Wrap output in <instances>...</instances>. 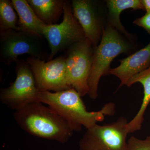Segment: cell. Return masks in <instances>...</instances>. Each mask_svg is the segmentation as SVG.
Segmentation results:
<instances>
[{
    "label": "cell",
    "instance_id": "cell-1",
    "mask_svg": "<svg viewBox=\"0 0 150 150\" xmlns=\"http://www.w3.org/2000/svg\"><path fill=\"white\" fill-rule=\"evenodd\" d=\"M13 117L18 126L30 135L62 144L67 143L76 131L71 123L40 102L15 111Z\"/></svg>",
    "mask_w": 150,
    "mask_h": 150
},
{
    "label": "cell",
    "instance_id": "cell-2",
    "mask_svg": "<svg viewBox=\"0 0 150 150\" xmlns=\"http://www.w3.org/2000/svg\"><path fill=\"white\" fill-rule=\"evenodd\" d=\"M38 100L71 123L76 131H81L83 126L89 129L97 122L103 121L105 116L115 112V105L112 103L105 104L99 111H88L81 96L73 88L53 92L39 91Z\"/></svg>",
    "mask_w": 150,
    "mask_h": 150
},
{
    "label": "cell",
    "instance_id": "cell-3",
    "mask_svg": "<svg viewBox=\"0 0 150 150\" xmlns=\"http://www.w3.org/2000/svg\"><path fill=\"white\" fill-rule=\"evenodd\" d=\"M131 45L120 33L108 24L104 28L98 45L94 48L92 63L88 79V95L92 99L98 96L100 80L103 76L110 74V63L115 57L128 52Z\"/></svg>",
    "mask_w": 150,
    "mask_h": 150
},
{
    "label": "cell",
    "instance_id": "cell-4",
    "mask_svg": "<svg viewBox=\"0 0 150 150\" xmlns=\"http://www.w3.org/2000/svg\"><path fill=\"white\" fill-rule=\"evenodd\" d=\"M128 123L126 118L121 117L108 124H96L87 129L79 142V149L127 150Z\"/></svg>",
    "mask_w": 150,
    "mask_h": 150
},
{
    "label": "cell",
    "instance_id": "cell-5",
    "mask_svg": "<svg viewBox=\"0 0 150 150\" xmlns=\"http://www.w3.org/2000/svg\"><path fill=\"white\" fill-rule=\"evenodd\" d=\"M16 63L15 81L0 92L2 103L15 111L32 103L39 102V91L29 65L23 59H18Z\"/></svg>",
    "mask_w": 150,
    "mask_h": 150
},
{
    "label": "cell",
    "instance_id": "cell-6",
    "mask_svg": "<svg viewBox=\"0 0 150 150\" xmlns=\"http://www.w3.org/2000/svg\"><path fill=\"white\" fill-rule=\"evenodd\" d=\"M94 48L90 41L86 38L70 46L65 56L68 84L81 97L88 95V79Z\"/></svg>",
    "mask_w": 150,
    "mask_h": 150
},
{
    "label": "cell",
    "instance_id": "cell-7",
    "mask_svg": "<svg viewBox=\"0 0 150 150\" xmlns=\"http://www.w3.org/2000/svg\"><path fill=\"white\" fill-rule=\"evenodd\" d=\"M43 35L50 48L48 61L53 60L59 52L86 38L82 28L73 13L71 4L67 1H65L64 4L62 22L59 24L45 25Z\"/></svg>",
    "mask_w": 150,
    "mask_h": 150
},
{
    "label": "cell",
    "instance_id": "cell-8",
    "mask_svg": "<svg viewBox=\"0 0 150 150\" xmlns=\"http://www.w3.org/2000/svg\"><path fill=\"white\" fill-rule=\"evenodd\" d=\"M41 38L18 30L0 32V59L6 66L18 60L19 56L27 54L31 57L44 60L49 58L43 48Z\"/></svg>",
    "mask_w": 150,
    "mask_h": 150
},
{
    "label": "cell",
    "instance_id": "cell-9",
    "mask_svg": "<svg viewBox=\"0 0 150 150\" xmlns=\"http://www.w3.org/2000/svg\"><path fill=\"white\" fill-rule=\"evenodd\" d=\"M25 61L32 70L39 91L59 92L71 88L67 79L66 56L47 62L29 56Z\"/></svg>",
    "mask_w": 150,
    "mask_h": 150
},
{
    "label": "cell",
    "instance_id": "cell-10",
    "mask_svg": "<svg viewBox=\"0 0 150 150\" xmlns=\"http://www.w3.org/2000/svg\"><path fill=\"white\" fill-rule=\"evenodd\" d=\"M71 4L73 13L82 28L86 38L95 48L100 42L104 28L93 3L89 0H73Z\"/></svg>",
    "mask_w": 150,
    "mask_h": 150
},
{
    "label": "cell",
    "instance_id": "cell-11",
    "mask_svg": "<svg viewBox=\"0 0 150 150\" xmlns=\"http://www.w3.org/2000/svg\"><path fill=\"white\" fill-rule=\"evenodd\" d=\"M118 67L111 69L110 74L121 81L119 87L127 85L132 77L150 66V42L146 47L134 54L120 60Z\"/></svg>",
    "mask_w": 150,
    "mask_h": 150
},
{
    "label": "cell",
    "instance_id": "cell-12",
    "mask_svg": "<svg viewBox=\"0 0 150 150\" xmlns=\"http://www.w3.org/2000/svg\"><path fill=\"white\" fill-rule=\"evenodd\" d=\"M12 2L18 16V31L43 38L46 25L36 16L27 0H12Z\"/></svg>",
    "mask_w": 150,
    "mask_h": 150
},
{
    "label": "cell",
    "instance_id": "cell-13",
    "mask_svg": "<svg viewBox=\"0 0 150 150\" xmlns=\"http://www.w3.org/2000/svg\"><path fill=\"white\" fill-rule=\"evenodd\" d=\"M137 83H140L144 87V98L139 111L135 117L128 122L129 133H134L141 129L145 111L150 103V66L146 69L134 75L128 81L126 86L130 87Z\"/></svg>",
    "mask_w": 150,
    "mask_h": 150
},
{
    "label": "cell",
    "instance_id": "cell-14",
    "mask_svg": "<svg viewBox=\"0 0 150 150\" xmlns=\"http://www.w3.org/2000/svg\"><path fill=\"white\" fill-rule=\"evenodd\" d=\"M34 12L44 24H56L64 13L65 1L63 0H27Z\"/></svg>",
    "mask_w": 150,
    "mask_h": 150
},
{
    "label": "cell",
    "instance_id": "cell-15",
    "mask_svg": "<svg viewBox=\"0 0 150 150\" xmlns=\"http://www.w3.org/2000/svg\"><path fill=\"white\" fill-rule=\"evenodd\" d=\"M108 10V24L120 33L126 37L130 38L131 35L128 32L120 21V14L123 11L132 8L134 10H145L140 0H108L106 1Z\"/></svg>",
    "mask_w": 150,
    "mask_h": 150
},
{
    "label": "cell",
    "instance_id": "cell-16",
    "mask_svg": "<svg viewBox=\"0 0 150 150\" xmlns=\"http://www.w3.org/2000/svg\"><path fill=\"white\" fill-rule=\"evenodd\" d=\"M19 18L12 1H0V32L18 30Z\"/></svg>",
    "mask_w": 150,
    "mask_h": 150
},
{
    "label": "cell",
    "instance_id": "cell-17",
    "mask_svg": "<svg viewBox=\"0 0 150 150\" xmlns=\"http://www.w3.org/2000/svg\"><path fill=\"white\" fill-rule=\"evenodd\" d=\"M127 150H150V135L144 139L131 137L128 140Z\"/></svg>",
    "mask_w": 150,
    "mask_h": 150
},
{
    "label": "cell",
    "instance_id": "cell-18",
    "mask_svg": "<svg viewBox=\"0 0 150 150\" xmlns=\"http://www.w3.org/2000/svg\"><path fill=\"white\" fill-rule=\"evenodd\" d=\"M134 23L144 28L150 35V13H146L142 17L136 19L134 21Z\"/></svg>",
    "mask_w": 150,
    "mask_h": 150
},
{
    "label": "cell",
    "instance_id": "cell-19",
    "mask_svg": "<svg viewBox=\"0 0 150 150\" xmlns=\"http://www.w3.org/2000/svg\"><path fill=\"white\" fill-rule=\"evenodd\" d=\"M142 4L146 13H150V0H141Z\"/></svg>",
    "mask_w": 150,
    "mask_h": 150
}]
</instances>
